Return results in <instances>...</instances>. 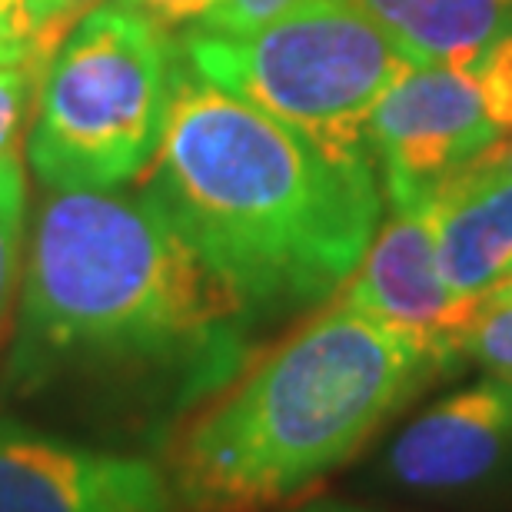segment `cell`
Returning a JSON list of instances; mask_svg holds the SVG:
<instances>
[{
  "label": "cell",
  "mask_w": 512,
  "mask_h": 512,
  "mask_svg": "<svg viewBox=\"0 0 512 512\" xmlns=\"http://www.w3.org/2000/svg\"><path fill=\"white\" fill-rule=\"evenodd\" d=\"M143 193L243 310L333 300L380 230L373 163H340L263 110L190 77L177 50Z\"/></svg>",
  "instance_id": "cell-1"
},
{
  "label": "cell",
  "mask_w": 512,
  "mask_h": 512,
  "mask_svg": "<svg viewBox=\"0 0 512 512\" xmlns=\"http://www.w3.org/2000/svg\"><path fill=\"white\" fill-rule=\"evenodd\" d=\"M439 366L340 296L173 426L160 466L183 512L300 506Z\"/></svg>",
  "instance_id": "cell-2"
},
{
  "label": "cell",
  "mask_w": 512,
  "mask_h": 512,
  "mask_svg": "<svg viewBox=\"0 0 512 512\" xmlns=\"http://www.w3.org/2000/svg\"><path fill=\"white\" fill-rule=\"evenodd\" d=\"M237 293L190 250L147 193L57 190L30 237L10 383L67 366H230Z\"/></svg>",
  "instance_id": "cell-3"
},
{
  "label": "cell",
  "mask_w": 512,
  "mask_h": 512,
  "mask_svg": "<svg viewBox=\"0 0 512 512\" xmlns=\"http://www.w3.org/2000/svg\"><path fill=\"white\" fill-rule=\"evenodd\" d=\"M180 57L193 77L263 110L340 163H370L373 110L416 67L346 0H303L247 34L197 30Z\"/></svg>",
  "instance_id": "cell-4"
},
{
  "label": "cell",
  "mask_w": 512,
  "mask_h": 512,
  "mask_svg": "<svg viewBox=\"0 0 512 512\" xmlns=\"http://www.w3.org/2000/svg\"><path fill=\"white\" fill-rule=\"evenodd\" d=\"M177 50L127 4H100L40 84L27 157L54 190H117L157 157Z\"/></svg>",
  "instance_id": "cell-5"
},
{
  "label": "cell",
  "mask_w": 512,
  "mask_h": 512,
  "mask_svg": "<svg viewBox=\"0 0 512 512\" xmlns=\"http://www.w3.org/2000/svg\"><path fill=\"white\" fill-rule=\"evenodd\" d=\"M499 133L473 67H413L376 104L366 143L383 163L389 203L409 207L476 160Z\"/></svg>",
  "instance_id": "cell-6"
},
{
  "label": "cell",
  "mask_w": 512,
  "mask_h": 512,
  "mask_svg": "<svg viewBox=\"0 0 512 512\" xmlns=\"http://www.w3.org/2000/svg\"><path fill=\"white\" fill-rule=\"evenodd\" d=\"M356 313L413 343L439 370L463 356L469 323L483 300H463L446 286L423 203L393 207L370 250L336 293Z\"/></svg>",
  "instance_id": "cell-7"
},
{
  "label": "cell",
  "mask_w": 512,
  "mask_h": 512,
  "mask_svg": "<svg viewBox=\"0 0 512 512\" xmlns=\"http://www.w3.org/2000/svg\"><path fill=\"white\" fill-rule=\"evenodd\" d=\"M0 512H183L153 459L0 419Z\"/></svg>",
  "instance_id": "cell-8"
},
{
  "label": "cell",
  "mask_w": 512,
  "mask_h": 512,
  "mask_svg": "<svg viewBox=\"0 0 512 512\" xmlns=\"http://www.w3.org/2000/svg\"><path fill=\"white\" fill-rule=\"evenodd\" d=\"M512 469V383L479 380L389 439L380 479L409 496H466L499 483Z\"/></svg>",
  "instance_id": "cell-9"
},
{
  "label": "cell",
  "mask_w": 512,
  "mask_h": 512,
  "mask_svg": "<svg viewBox=\"0 0 512 512\" xmlns=\"http://www.w3.org/2000/svg\"><path fill=\"white\" fill-rule=\"evenodd\" d=\"M446 286L486 300L512 283V173L466 163L423 200Z\"/></svg>",
  "instance_id": "cell-10"
},
{
  "label": "cell",
  "mask_w": 512,
  "mask_h": 512,
  "mask_svg": "<svg viewBox=\"0 0 512 512\" xmlns=\"http://www.w3.org/2000/svg\"><path fill=\"white\" fill-rule=\"evenodd\" d=\"M416 67H476L512 37V0H346Z\"/></svg>",
  "instance_id": "cell-11"
},
{
  "label": "cell",
  "mask_w": 512,
  "mask_h": 512,
  "mask_svg": "<svg viewBox=\"0 0 512 512\" xmlns=\"http://www.w3.org/2000/svg\"><path fill=\"white\" fill-rule=\"evenodd\" d=\"M100 4L104 0H27L20 20V67L44 84L57 50Z\"/></svg>",
  "instance_id": "cell-12"
},
{
  "label": "cell",
  "mask_w": 512,
  "mask_h": 512,
  "mask_svg": "<svg viewBox=\"0 0 512 512\" xmlns=\"http://www.w3.org/2000/svg\"><path fill=\"white\" fill-rule=\"evenodd\" d=\"M24 253V163L17 150L0 157V333L20 276Z\"/></svg>",
  "instance_id": "cell-13"
},
{
  "label": "cell",
  "mask_w": 512,
  "mask_h": 512,
  "mask_svg": "<svg viewBox=\"0 0 512 512\" xmlns=\"http://www.w3.org/2000/svg\"><path fill=\"white\" fill-rule=\"evenodd\" d=\"M463 356H473L496 380L512 383V290H496L469 323Z\"/></svg>",
  "instance_id": "cell-14"
},
{
  "label": "cell",
  "mask_w": 512,
  "mask_h": 512,
  "mask_svg": "<svg viewBox=\"0 0 512 512\" xmlns=\"http://www.w3.org/2000/svg\"><path fill=\"white\" fill-rule=\"evenodd\" d=\"M473 70L479 87H483L489 120L503 133L512 130V37L499 40Z\"/></svg>",
  "instance_id": "cell-15"
},
{
  "label": "cell",
  "mask_w": 512,
  "mask_h": 512,
  "mask_svg": "<svg viewBox=\"0 0 512 512\" xmlns=\"http://www.w3.org/2000/svg\"><path fill=\"white\" fill-rule=\"evenodd\" d=\"M40 87L34 74L20 67H0V157L14 150L30 114V97Z\"/></svg>",
  "instance_id": "cell-16"
},
{
  "label": "cell",
  "mask_w": 512,
  "mask_h": 512,
  "mask_svg": "<svg viewBox=\"0 0 512 512\" xmlns=\"http://www.w3.org/2000/svg\"><path fill=\"white\" fill-rule=\"evenodd\" d=\"M303 0H220V7L203 20L200 30L210 34H247L270 20L290 14L293 7H300Z\"/></svg>",
  "instance_id": "cell-17"
},
{
  "label": "cell",
  "mask_w": 512,
  "mask_h": 512,
  "mask_svg": "<svg viewBox=\"0 0 512 512\" xmlns=\"http://www.w3.org/2000/svg\"><path fill=\"white\" fill-rule=\"evenodd\" d=\"M130 10H137L140 17H147L150 24H157L160 30L190 24V20H207L213 10L220 7V0H120Z\"/></svg>",
  "instance_id": "cell-18"
},
{
  "label": "cell",
  "mask_w": 512,
  "mask_h": 512,
  "mask_svg": "<svg viewBox=\"0 0 512 512\" xmlns=\"http://www.w3.org/2000/svg\"><path fill=\"white\" fill-rule=\"evenodd\" d=\"M24 4L27 0H0V67H20V20H24Z\"/></svg>",
  "instance_id": "cell-19"
},
{
  "label": "cell",
  "mask_w": 512,
  "mask_h": 512,
  "mask_svg": "<svg viewBox=\"0 0 512 512\" xmlns=\"http://www.w3.org/2000/svg\"><path fill=\"white\" fill-rule=\"evenodd\" d=\"M469 163H476V167H489V170L512 173V130L499 133V137L489 143V147L479 153L476 160H469Z\"/></svg>",
  "instance_id": "cell-20"
},
{
  "label": "cell",
  "mask_w": 512,
  "mask_h": 512,
  "mask_svg": "<svg viewBox=\"0 0 512 512\" xmlns=\"http://www.w3.org/2000/svg\"><path fill=\"white\" fill-rule=\"evenodd\" d=\"M290 512H370L363 506H350V503H330V499H313V503H303Z\"/></svg>",
  "instance_id": "cell-21"
},
{
  "label": "cell",
  "mask_w": 512,
  "mask_h": 512,
  "mask_svg": "<svg viewBox=\"0 0 512 512\" xmlns=\"http://www.w3.org/2000/svg\"><path fill=\"white\" fill-rule=\"evenodd\" d=\"M503 290H512V283H506V286H503Z\"/></svg>",
  "instance_id": "cell-22"
}]
</instances>
